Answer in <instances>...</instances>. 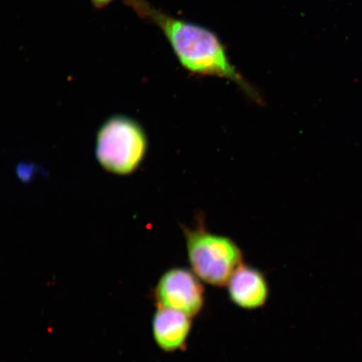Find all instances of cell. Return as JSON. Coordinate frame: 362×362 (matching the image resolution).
<instances>
[{
	"label": "cell",
	"mask_w": 362,
	"mask_h": 362,
	"mask_svg": "<svg viewBox=\"0 0 362 362\" xmlns=\"http://www.w3.org/2000/svg\"><path fill=\"white\" fill-rule=\"evenodd\" d=\"M124 2L142 20L161 30L181 66L189 74L232 81L252 102L259 105L264 104L259 90L234 66L224 44L214 31L171 16L148 0Z\"/></svg>",
	"instance_id": "1"
},
{
	"label": "cell",
	"mask_w": 362,
	"mask_h": 362,
	"mask_svg": "<svg viewBox=\"0 0 362 362\" xmlns=\"http://www.w3.org/2000/svg\"><path fill=\"white\" fill-rule=\"evenodd\" d=\"M192 271L202 281L216 287L228 284L243 264V255L230 238L211 233L200 216L196 228L181 225Z\"/></svg>",
	"instance_id": "2"
},
{
	"label": "cell",
	"mask_w": 362,
	"mask_h": 362,
	"mask_svg": "<svg viewBox=\"0 0 362 362\" xmlns=\"http://www.w3.org/2000/svg\"><path fill=\"white\" fill-rule=\"evenodd\" d=\"M147 151L146 131L129 117L112 116L98 130L97 158L112 173L132 174L141 165Z\"/></svg>",
	"instance_id": "3"
},
{
	"label": "cell",
	"mask_w": 362,
	"mask_h": 362,
	"mask_svg": "<svg viewBox=\"0 0 362 362\" xmlns=\"http://www.w3.org/2000/svg\"><path fill=\"white\" fill-rule=\"evenodd\" d=\"M192 270L172 268L163 274L155 289L158 308L194 318L205 305V288Z\"/></svg>",
	"instance_id": "4"
},
{
	"label": "cell",
	"mask_w": 362,
	"mask_h": 362,
	"mask_svg": "<svg viewBox=\"0 0 362 362\" xmlns=\"http://www.w3.org/2000/svg\"><path fill=\"white\" fill-rule=\"evenodd\" d=\"M226 286L230 301L243 310L260 309L269 297V286L264 274L243 262L234 272Z\"/></svg>",
	"instance_id": "5"
},
{
	"label": "cell",
	"mask_w": 362,
	"mask_h": 362,
	"mask_svg": "<svg viewBox=\"0 0 362 362\" xmlns=\"http://www.w3.org/2000/svg\"><path fill=\"white\" fill-rule=\"evenodd\" d=\"M192 327V318L180 312L158 308L153 315V338L165 352L185 349Z\"/></svg>",
	"instance_id": "6"
},
{
	"label": "cell",
	"mask_w": 362,
	"mask_h": 362,
	"mask_svg": "<svg viewBox=\"0 0 362 362\" xmlns=\"http://www.w3.org/2000/svg\"><path fill=\"white\" fill-rule=\"evenodd\" d=\"M113 1V0H90V2L92 3L93 6L98 8V10H102V8H105Z\"/></svg>",
	"instance_id": "7"
}]
</instances>
